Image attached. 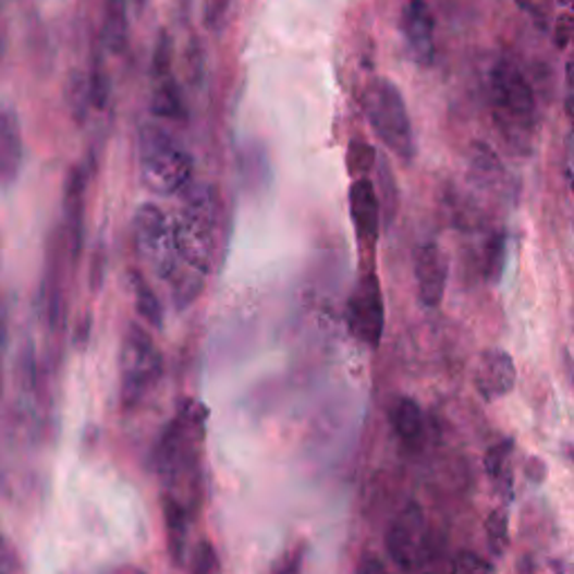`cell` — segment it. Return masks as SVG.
Masks as SVG:
<instances>
[{"instance_id": "cell-24", "label": "cell", "mask_w": 574, "mask_h": 574, "mask_svg": "<svg viewBox=\"0 0 574 574\" xmlns=\"http://www.w3.org/2000/svg\"><path fill=\"white\" fill-rule=\"evenodd\" d=\"M485 534H487V546L491 550L493 557H503L508 546H510V518H508V510H493L487 516L485 523Z\"/></svg>"}, {"instance_id": "cell-18", "label": "cell", "mask_w": 574, "mask_h": 574, "mask_svg": "<svg viewBox=\"0 0 574 574\" xmlns=\"http://www.w3.org/2000/svg\"><path fill=\"white\" fill-rule=\"evenodd\" d=\"M162 514H164V527H167V546L169 554L175 565H182L184 554H186V537H188V521H186V510L184 505L175 499V496H164L162 503Z\"/></svg>"}, {"instance_id": "cell-26", "label": "cell", "mask_w": 574, "mask_h": 574, "mask_svg": "<svg viewBox=\"0 0 574 574\" xmlns=\"http://www.w3.org/2000/svg\"><path fill=\"white\" fill-rule=\"evenodd\" d=\"M234 0H203V21L207 29L216 32L222 27V23L229 16V10H232Z\"/></svg>"}, {"instance_id": "cell-14", "label": "cell", "mask_w": 574, "mask_h": 574, "mask_svg": "<svg viewBox=\"0 0 574 574\" xmlns=\"http://www.w3.org/2000/svg\"><path fill=\"white\" fill-rule=\"evenodd\" d=\"M23 160L21 124L12 110L0 108V182L8 184L19 175Z\"/></svg>"}, {"instance_id": "cell-12", "label": "cell", "mask_w": 574, "mask_h": 574, "mask_svg": "<svg viewBox=\"0 0 574 574\" xmlns=\"http://www.w3.org/2000/svg\"><path fill=\"white\" fill-rule=\"evenodd\" d=\"M474 384L485 402L503 400L512 393L516 384V364L512 355L503 349L485 351L474 370Z\"/></svg>"}, {"instance_id": "cell-33", "label": "cell", "mask_w": 574, "mask_h": 574, "mask_svg": "<svg viewBox=\"0 0 574 574\" xmlns=\"http://www.w3.org/2000/svg\"><path fill=\"white\" fill-rule=\"evenodd\" d=\"M567 178L572 182V188H574V146L570 150V156H567Z\"/></svg>"}, {"instance_id": "cell-16", "label": "cell", "mask_w": 574, "mask_h": 574, "mask_svg": "<svg viewBox=\"0 0 574 574\" xmlns=\"http://www.w3.org/2000/svg\"><path fill=\"white\" fill-rule=\"evenodd\" d=\"M391 423L400 442L408 449H417L425 438L423 408L411 398H400L391 411Z\"/></svg>"}, {"instance_id": "cell-5", "label": "cell", "mask_w": 574, "mask_h": 574, "mask_svg": "<svg viewBox=\"0 0 574 574\" xmlns=\"http://www.w3.org/2000/svg\"><path fill=\"white\" fill-rule=\"evenodd\" d=\"M133 243L152 277L169 281L180 267L175 222L158 207L142 205L133 218Z\"/></svg>"}, {"instance_id": "cell-1", "label": "cell", "mask_w": 574, "mask_h": 574, "mask_svg": "<svg viewBox=\"0 0 574 574\" xmlns=\"http://www.w3.org/2000/svg\"><path fill=\"white\" fill-rule=\"evenodd\" d=\"M218 232V198L209 184H188L175 220L180 265L209 274Z\"/></svg>"}, {"instance_id": "cell-7", "label": "cell", "mask_w": 574, "mask_h": 574, "mask_svg": "<svg viewBox=\"0 0 574 574\" xmlns=\"http://www.w3.org/2000/svg\"><path fill=\"white\" fill-rule=\"evenodd\" d=\"M203 408L188 404L162 433L156 447V467L167 483L178 480L196 463V442L203 436Z\"/></svg>"}, {"instance_id": "cell-11", "label": "cell", "mask_w": 574, "mask_h": 574, "mask_svg": "<svg viewBox=\"0 0 574 574\" xmlns=\"http://www.w3.org/2000/svg\"><path fill=\"white\" fill-rule=\"evenodd\" d=\"M413 274L417 283V296L427 308H438L447 292V258L433 243H425L415 249Z\"/></svg>"}, {"instance_id": "cell-10", "label": "cell", "mask_w": 574, "mask_h": 574, "mask_svg": "<svg viewBox=\"0 0 574 574\" xmlns=\"http://www.w3.org/2000/svg\"><path fill=\"white\" fill-rule=\"evenodd\" d=\"M400 25L415 63L429 68L436 61V16L431 5L427 0H406Z\"/></svg>"}, {"instance_id": "cell-3", "label": "cell", "mask_w": 574, "mask_h": 574, "mask_svg": "<svg viewBox=\"0 0 574 574\" xmlns=\"http://www.w3.org/2000/svg\"><path fill=\"white\" fill-rule=\"evenodd\" d=\"M489 88L496 124L510 144L521 146L529 139L537 120V101L529 82L514 61L501 59L491 70Z\"/></svg>"}, {"instance_id": "cell-30", "label": "cell", "mask_w": 574, "mask_h": 574, "mask_svg": "<svg viewBox=\"0 0 574 574\" xmlns=\"http://www.w3.org/2000/svg\"><path fill=\"white\" fill-rule=\"evenodd\" d=\"M387 570V565L384 563H381V561H377L375 557H368V559H364V563L357 567V572H384Z\"/></svg>"}, {"instance_id": "cell-15", "label": "cell", "mask_w": 574, "mask_h": 574, "mask_svg": "<svg viewBox=\"0 0 574 574\" xmlns=\"http://www.w3.org/2000/svg\"><path fill=\"white\" fill-rule=\"evenodd\" d=\"M86 188H88V178L84 169H72L68 178V186H65V218H68V232H70V249L74 252V256L82 252Z\"/></svg>"}, {"instance_id": "cell-17", "label": "cell", "mask_w": 574, "mask_h": 574, "mask_svg": "<svg viewBox=\"0 0 574 574\" xmlns=\"http://www.w3.org/2000/svg\"><path fill=\"white\" fill-rule=\"evenodd\" d=\"M129 0H103V44L108 52L122 54L129 48Z\"/></svg>"}, {"instance_id": "cell-31", "label": "cell", "mask_w": 574, "mask_h": 574, "mask_svg": "<svg viewBox=\"0 0 574 574\" xmlns=\"http://www.w3.org/2000/svg\"><path fill=\"white\" fill-rule=\"evenodd\" d=\"M514 3H518L527 12H539L546 5V0H514Z\"/></svg>"}, {"instance_id": "cell-29", "label": "cell", "mask_w": 574, "mask_h": 574, "mask_svg": "<svg viewBox=\"0 0 574 574\" xmlns=\"http://www.w3.org/2000/svg\"><path fill=\"white\" fill-rule=\"evenodd\" d=\"M525 474H527V478L534 480V483H544V480H546V465L539 461V457H529Z\"/></svg>"}, {"instance_id": "cell-32", "label": "cell", "mask_w": 574, "mask_h": 574, "mask_svg": "<svg viewBox=\"0 0 574 574\" xmlns=\"http://www.w3.org/2000/svg\"><path fill=\"white\" fill-rule=\"evenodd\" d=\"M3 0H0V57H3L5 52V44H8V38H5V21H3Z\"/></svg>"}, {"instance_id": "cell-2", "label": "cell", "mask_w": 574, "mask_h": 574, "mask_svg": "<svg viewBox=\"0 0 574 574\" xmlns=\"http://www.w3.org/2000/svg\"><path fill=\"white\" fill-rule=\"evenodd\" d=\"M139 178L152 194L173 196L194 180V160L169 131L146 124L139 131Z\"/></svg>"}, {"instance_id": "cell-25", "label": "cell", "mask_w": 574, "mask_h": 574, "mask_svg": "<svg viewBox=\"0 0 574 574\" xmlns=\"http://www.w3.org/2000/svg\"><path fill=\"white\" fill-rule=\"evenodd\" d=\"M451 570L453 572H461V574H489L493 572V563L485 561L483 557L474 554V552H457L451 561Z\"/></svg>"}, {"instance_id": "cell-19", "label": "cell", "mask_w": 574, "mask_h": 574, "mask_svg": "<svg viewBox=\"0 0 574 574\" xmlns=\"http://www.w3.org/2000/svg\"><path fill=\"white\" fill-rule=\"evenodd\" d=\"M512 451H514V442L512 440H501L499 444H493L487 455H485V472L489 476V480L493 483V487L501 491L503 499H512V485H514V476L510 469V461H512Z\"/></svg>"}, {"instance_id": "cell-6", "label": "cell", "mask_w": 574, "mask_h": 574, "mask_svg": "<svg viewBox=\"0 0 574 574\" xmlns=\"http://www.w3.org/2000/svg\"><path fill=\"white\" fill-rule=\"evenodd\" d=\"M162 375V355L158 353L150 334L131 323L122 346V402L124 408H137L148 391L158 384Z\"/></svg>"}, {"instance_id": "cell-8", "label": "cell", "mask_w": 574, "mask_h": 574, "mask_svg": "<svg viewBox=\"0 0 574 574\" xmlns=\"http://www.w3.org/2000/svg\"><path fill=\"white\" fill-rule=\"evenodd\" d=\"M349 330L357 341H362L368 349H377L381 337H384V323H387V308H384V294H381V285L375 272H366L351 298L346 308Z\"/></svg>"}, {"instance_id": "cell-4", "label": "cell", "mask_w": 574, "mask_h": 574, "mask_svg": "<svg viewBox=\"0 0 574 574\" xmlns=\"http://www.w3.org/2000/svg\"><path fill=\"white\" fill-rule=\"evenodd\" d=\"M364 112L379 142L400 160L411 162L415 156V139L400 88L391 80L377 76L364 90Z\"/></svg>"}, {"instance_id": "cell-20", "label": "cell", "mask_w": 574, "mask_h": 574, "mask_svg": "<svg viewBox=\"0 0 574 574\" xmlns=\"http://www.w3.org/2000/svg\"><path fill=\"white\" fill-rule=\"evenodd\" d=\"M469 171H472V178L487 191L499 188L505 182V169L499 156H496V152L485 142H474Z\"/></svg>"}, {"instance_id": "cell-34", "label": "cell", "mask_w": 574, "mask_h": 574, "mask_svg": "<svg viewBox=\"0 0 574 574\" xmlns=\"http://www.w3.org/2000/svg\"><path fill=\"white\" fill-rule=\"evenodd\" d=\"M567 455H570L572 461H574V447H570V449H567Z\"/></svg>"}, {"instance_id": "cell-13", "label": "cell", "mask_w": 574, "mask_h": 574, "mask_svg": "<svg viewBox=\"0 0 574 574\" xmlns=\"http://www.w3.org/2000/svg\"><path fill=\"white\" fill-rule=\"evenodd\" d=\"M349 207H351V218L355 224V234L359 243L373 247L379 236V224H381V207L377 198L375 182L368 180L366 175H359L349 194Z\"/></svg>"}, {"instance_id": "cell-28", "label": "cell", "mask_w": 574, "mask_h": 574, "mask_svg": "<svg viewBox=\"0 0 574 574\" xmlns=\"http://www.w3.org/2000/svg\"><path fill=\"white\" fill-rule=\"evenodd\" d=\"M503 258H505V239L503 236H493L487 254V272L489 279H499L503 272Z\"/></svg>"}, {"instance_id": "cell-23", "label": "cell", "mask_w": 574, "mask_h": 574, "mask_svg": "<svg viewBox=\"0 0 574 574\" xmlns=\"http://www.w3.org/2000/svg\"><path fill=\"white\" fill-rule=\"evenodd\" d=\"M377 178H379V191H377L379 207H381V211H384V220L391 224L395 220L398 207H400V191H398V182H395L391 164H387L384 160H379Z\"/></svg>"}, {"instance_id": "cell-27", "label": "cell", "mask_w": 574, "mask_h": 574, "mask_svg": "<svg viewBox=\"0 0 574 574\" xmlns=\"http://www.w3.org/2000/svg\"><path fill=\"white\" fill-rule=\"evenodd\" d=\"M191 570L198 572V574H209V572H218L220 563H218V554L213 550V546L209 541H200L194 554V563H191Z\"/></svg>"}, {"instance_id": "cell-9", "label": "cell", "mask_w": 574, "mask_h": 574, "mask_svg": "<svg viewBox=\"0 0 574 574\" xmlns=\"http://www.w3.org/2000/svg\"><path fill=\"white\" fill-rule=\"evenodd\" d=\"M425 550V512L417 503H408L387 532V552L400 570H417Z\"/></svg>"}, {"instance_id": "cell-22", "label": "cell", "mask_w": 574, "mask_h": 574, "mask_svg": "<svg viewBox=\"0 0 574 574\" xmlns=\"http://www.w3.org/2000/svg\"><path fill=\"white\" fill-rule=\"evenodd\" d=\"M131 281H133V290H135V305H137L139 317L150 328H162L164 310H162V303H160L156 290H152L148 285V281L144 277H139V274H133Z\"/></svg>"}, {"instance_id": "cell-21", "label": "cell", "mask_w": 574, "mask_h": 574, "mask_svg": "<svg viewBox=\"0 0 574 574\" xmlns=\"http://www.w3.org/2000/svg\"><path fill=\"white\" fill-rule=\"evenodd\" d=\"M156 86H152V112L162 120H182L184 118V99L182 90L175 82L173 72L152 76Z\"/></svg>"}]
</instances>
